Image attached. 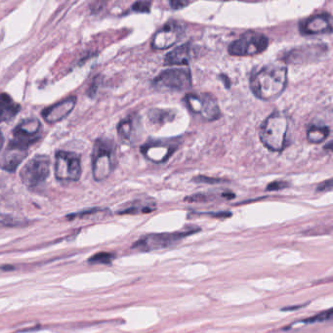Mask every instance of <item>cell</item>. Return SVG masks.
<instances>
[{
    "mask_svg": "<svg viewBox=\"0 0 333 333\" xmlns=\"http://www.w3.org/2000/svg\"><path fill=\"white\" fill-rule=\"evenodd\" d=\"M287 83V68L280 63H272L254 70L250 75V89L263 101L278 98Z\"/></svg>",
    "mask_w": 333,
    "mask_h": 333,
    "instance_id": "1",
    "label": "cell"
},
{
    "mask_svg": "<svg viewBox=\"0 0 333 333\" xmlns=\"http://www.w3.org/2000/svg\"><path fill=\"white\" fill-rule=\"evenodd\" d=\"M289 131V119L282 112H274L260 127V140L272 152H281L286 147Z\"/></svg>",
    "mask_w": 333,
    "mask_h": 333,
    "instance_id": "2",
    "label": "cell"
},
{
    "mask_svg": "<svg viewBox=\"0 0 333 333\" xmlns=\"http://www.w3.org/2000/svg\"><path fill=\"white\" fill-rule=\"evenodd\" d=\"M116 166V145L107 139H98L92 153V172L96 181L106 179Z\"/></svg>",
    "mask_w": 333,
    "mask_h": 333,
    "instance_id": "3",
    "label": "cell"
},
{
    "mask_svg": "<svg viewBox=\"0 0 333 333\" xmlns=\"http://www.w3.org/2000/svg\"><path fill=\"white\" fill-rule=\"evenodd\" d=\"M199 228H190L175 233H163V234H151L142 237L138 242L133 245V248L142 251L157 250L165 248L170 245H176L183 239L199 232Z\"/></svg>",
    "mask_w": 333,
    "mask_h": 333,
    "instance_id": "4",
    "label": "cell"
},
{
    "mask_svg": "<svg viewBox=\"0 0 333 333\" xmlns=\"http://www.w3.org/2000/svg\"><path fill=\"white\" fill-rule=\"evenodd\" d=\"M187 107L194 115L207 122H213L220 118L221 110L215 97L207 93L188 94L185 99Z\"/></svg>",
    "mask_w": 333,
    "mask_h": 333,
    "instance_id": "5",
    "label": "cell"
},
{
    "mask_svg": "<svg viewBox=\"0 0 333 333\" xmlns=\"http://www.w3.org/2000/svg\"><path fill=\"white\" fill-rule=\"evenodd\" d=\"M192 73L188 68L171 69L160 72L153 81L158 91H184L192 87Z\"/></svg>",
    "mask_w": 333,
    "mask_h": 333,
    "instance_id": "6",
    "label": "cell"
},
{
    "mask_svg": "<svg viewBox=\"0 0 333 333\" xmlns=\"http://www.w3.org/2000/svg\"><path fill=\"white\" fill-rule=\"evenodd\" d=\"M269 45V38L257 32H247L229 46L233 56H254L264 52Z\"/></svg>",
    "mask_w": 333,
    "mask_h": 333,
    "instance_id": "7",
    "label": "cell"
},
{
    "mask_svg": "<svg viewBox=\"0 0 333 333\" xmlns=\"http://www.w3.org/2000/svg\"><path fill=\"white\" fill-rule=\"evenodd\" d=\"M49 172V158L47 156H35L22 168L20 176L22 182L29 189H35L46 181Z\"/></svg>",
    "mask_w": 333,
    "mask_h": 333,
    "instance_id": "8",
    "label": "cell"
},
{
    "mask_svg": "<svg viewBox=\"0 0 333 333\" xmlns=\"http://www.w3.org/2000/svg\"><path fill=\"white\" fill-rule=\"evenodd\" d=\"M55 176L60 181H78L81 176L80 158L74 153L59 151L56 154Z\"/></svg>",
    "mask_w": 333,
    "mask_h": 333,
    "instance_id": "9",
    "label": "cell"
},
{
    "mask_svg": "<svg viewBox=\"0 0 333 333\" xmlns=\"http://www.w3.org/2000/svg\"><path fill=\"white\" fill-rule=\"evenodd\" d=\"M186 32V26L179 21L166 23L155 35L152 46L156 50H165L176 44Z\"/></svg>",
    "mask_w": 333,
    "mask_h": 333,
    "instance_id": "10",
    "label": "cell"
},
{
    "mask_svg": "<svg viewBox=\"0 0 333 333\" xmlns=\"http://www.w3.org/2000/svg\"><path fill=\"white\" fill-rule=\"evenodd\" d=\"M41 135V123L37 119H28L18 124L13 131L12 141L28 148L37 142Z\"/></svg>",
    "mask_w": 333,
    "mask_h": 333,
    "instance_id": "11",
    "label": "cell"
},
{
    "mask_svg": "<svg viewBox=\"0 0 333 333\" xmlns=\"http://www.w3.org/2000/svg\"><path fill=\"white\" fill-rule=\"evenodd\" d=\"M177 149L175 141H152L141 147V152L146 158L155 163L166 161Z\"/></svg>",
    "mask_w": 333,
    "mask_h": 333,
    "instance_id": "12",
    "label": "cell"
},
{
    "mask_svg": "<svg viewBox=\"0 0 333 333\" xmlns=\"http://www.w3.org/2000/svg\"><path fill=\"white\" fill-rule=\"evenodd\" d=\"M327 51L324 44H312L295 48L287 52L282 60L288 64H305L318 60Z\"/></svg>",
    "mask_w": 333,
    "mask_h": 333,
    "instance_id": "13",
    "label": "cell"
},
{
    "mask_svg": "<svg viewBox=\"0 0 333 333\" xmlns=\"http://www.w3.org/2000/svg\"><path fill=\"white\" fill-rule=\"evenodd\" d=\"M142 122L138 114H131L118 125V134L125 144L133 145L142 137Z\"/></svg>",
    "mask_w": 333,
    "mask_h": 333,
    "instance_id": "14",
    "label": "cell"
},
{
    "mask_svg": "<svg viewBox=\"0 0 333 333\" xmlns=\"http://www.w3.org/2000/svg\"><path fill=\"white\" fill-rule=\"evenodd\" d=\"M27 156L28 148L11 141L0 159V168L7 172H15Z\"/></svg>",
    "mask_w": 333,
    "mask_h": 333,
    "instance_id": "15",
    "label": "cell"
},
{
    "mask_svg": "<svg viewBox=\"0 0 333 333\" xmlns=\"http://www.w3.org/2000/svg\"><path fill=\"white\" fill-rule=\"evenodd\" d=\"M76 98L74 96L68 97L61 102L45 107L42 112V117L48 123H56L66 119L74 108Z\"/></svg>",
    "mask_w": 333,
    "mask_h": 333,
    "instance_id": "16",
    "label": "cell"
},
{
    "mask_svg": "<svg viewBox=\"0 0 333 333\" xmlns=\"http://www.w3.org/2000/svg\"><path fill=\"white\" fill-rule=\"evenodd\" d=\"M300 31L303 35H308L330 34L332 31L331 17L328 14L313 16L301 24Z\"/></svg>",
    "mask_w": 333,
    "mask_h": 333,
    "instance_id": "17",
    "label": "cell"
},
{
    "mask_svg": "<svg viewBox=\"0 0 333 333\" xmlns=\"http://www.w3.org/2000/svg\"><path fill=\"white\" fill-rule=\"evenodd\" d=\"M195 55V48L192 44L186 43L170 51L164 59V64L169 66L187 65L194 58Z\"/></svg>",
    "mask_w": 333,
    "mask_h": 333,
    "instance_id": "18",
    "label": "cell"
},
{
    "mask_svg": "<svg viewBox=\"0 0 333 333\" xmlns=\"http://www.w3.org/2000/svg\"><path fill=\"white\" fill-rule=\"evenodd\" d=\"M20 105L7 94H0V123L12 120L19 112Z\"/></svg>",
    "mask_w": 333,
    "mask_h": 333,
    "instance_id": "19",
    "label": "cell"
},
{
    "mask_svg": "<svg viewBox=\"0 0 333 333\" xmlns=\"http://www.w3.org/2000/svg\"><path fill=\"white\" fill-rule=\"evenodd\" d=\"M329 133L330 130L327 126L312 125L307 131V139L312 144H319L328 137Z\"/></svg>",
    "mask_w": 333,
    "mask_h": 333,
    "instance_id": "20",
    "label": "cell"
},
{
    "mask_svg": "<svg viewBox=\"0 0 333 333\" xmlns=\"http://www.w3.org/2000/svg\"><path fill=\"white\" fill-rule=\"evenodd\" d=\"M156 210L155 202H147L137 200L132 202L128 207L122 210L121 214H139V213H150Z\"/></svg>",
    "mask_w": 333,
    "mask_h": 333,
    "instance_id": "21",
    "label": "cell"
},
{
    "mask_svg": "<svg viewBox=\"0 0 333 333\" xmlns=\"http://www.w3.org/2000/svg\"><path fill=\"white\" fill-rule=\"evenodd\" d=\"M175 118V114L172 110L153 108L149 112V119L154 123L164 124L166 123L172 122Z\"/></svg>",
    "mask_w": 333,
    "mask_h": 333,
    "instance_id": "22",
    "label": "cell"
},
{
    "mask_svg": "<svg viewBox=\"0 0 333 333\" xmlns=\"http://www.w3.org/2000/svg\"><path fill=\"white\" fill-rule=\"evenodd\" d=\"M235 195L232 193H222L220 194L206 193H197V194L191 195L189 197H186L184 200L189 201V202H207V201H212L214 199H217L218 197H223V198H226V199H231Z\"/></svg>",
    "mask_w": 333,
    "mask_h": 333,
    "instance_id": "23",
    "label": "cell"
},
{
    "mask_svg": "<svg viewBox=\"0 0 333 333\" xmlns=\"http://www.w3.org/2000/svg\"><path fill=\"white\" fill-rule=\"evenodd\" d=\"M116 258L114 253L109 252H98L91 256L88 260L90 264H110Z\"/></svg>",
    "mask_w": 333,
    "mask_h": 333,
    "instance_id": "24",
    "label": "cell"
},
{
    "mask_svg": "<svg viewBox=\"0 0 333 333\" xmlns=\"http://www.w3.org/2000/svg\"><path fill=\"white\" fill-rule=\"evenodd\" d=\"M331 315H332V309H329L325 312L319 313V314H317L312 317H309V318L303 320V322H305V323H315V322L325 321L331 317Z\"/></svg>",
    "mask_w": 333,
    "mask_h": 333,
    "instance_id": "25",
    "label": "cell"
},
{
    "mask_svg": "<svg viewBox=\"0 0 333 333\" xmlns=\"http://www.w3.org/2000/svg\"><path fill=\"white\" fill-rule=\"evenodd\" d=\"M151 5H152V2L139 1L133 4L132 10L138 13H149L151 10Z\"/></svg>",
    "mask_w": 333,
    "mask_h": 333,
    "instance_id": "26",
    "label": "cell"
},
{
    "mask_svg": "<svg viewBox=\"0 0 333 333\" xmlns=\"http://www.w3.org/2000/svg\"><path fill=\"white\" fill-rule=\"evenodd\" d=\"M288 186H289V184L286 182L277 181V182H273L272 184H269L267 187V191H279V190L285 189Z\"/></svg>",
    "mask_w": 333,
    "mask_h": 333,
    "instance_id": "27",
    "label": "cell"
},
{
    "mask_svg": "<svg viewBox=\"0 0 333 333\" xmlns=\"http://www.w3.org/2000/svg\"><path fill=\"white\" fill-rule=\"evenodd\" d=\"M195 182H200V183H209V184H219L223 182L222 179H217V178H210V177H204V176H198L194 179Z\"/></svg>",
    "mask_w": 333,
    "mask_h": 333,
    "instance_id": "28",
    "label": "cell"
},
{
    "mask_svg": "<svg viewBox=\"0 0 333 333\" xmlns=\"http://www.w3.org/2000/svg\"><path fill=\"white\" fill-rule=\"evenodd\" d=\"M332 188V180L329 179L323 183H321L319 186H317L316 191L317 192H326V191H330Z\"/></svg>",
    "mask_w": 333,
    "mask_h": 333,
    "instance_id": "29",
    "label": "cell"
},
{
    "mask_svg": "<svg viewBox=\"0 0 333 333\" xmlns=\"http://www.w3.org/2000/svg\"><path fill=\"white\" fill-rule=\"evenodd\" d=\"M190 4V2H186V1H171L170 5L173 9H182L186 6H188Z\"/></svg>",
    "mask_w": 333,
    "mask_h": 333,
    "instance_id": "30",
    "label": "cell"
},
{
    "mask_svg": "<svg viewBox=\"0 0 333 333\" xmlns=\"http://www.w3.org/2000/svg\"><path fill=\"white\" fill-rule=\"evenodd\" d=\"M98 80H99L98 78H95V79H94V81H93V83H92V85H91V87H90V89H89V91H88V93H89L90 96H94L95 93L97 92V88H98V85H99Z\"/></svg>",
    "mask_w": 333,
    "mask_h": 333,
    "instance_id": "31",
    "label": "cell"
},
{
    "mask_svg": "<svg viewBox=\"0 0 333 333\" xmlns=\"http://www.w3.org/2000/svg\"><path fill=\"white\" fill-rule=\"evenodd\" d=\"M3 135H2V133L1 132H0V151H1V148H2V146H3Z\"/></svg>",
    "mask_w": 333,
    "mask_h": 333,
    "instance_id": "32",
    "label": "cell"
}]
</instances>
